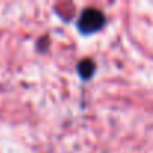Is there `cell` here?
<instances>
[{
  "mask_svg": "<svg viewBox=\"0 0 153 153\" xmlns=\"http://www.w3.org/2000/svg\"><path fill=\"white\" fill-rule=\"evenodd\" d=\"M104 15L96 11V9H86L78 21V27L83 33L89 35V33H93V32H98L99 29H102L104 26Z\"/></svg>",
  "mask_w": 153,
  "mask_h": 153,
  "instance_id": "cell-1",
  "label": "cell"
}]
</instances>
